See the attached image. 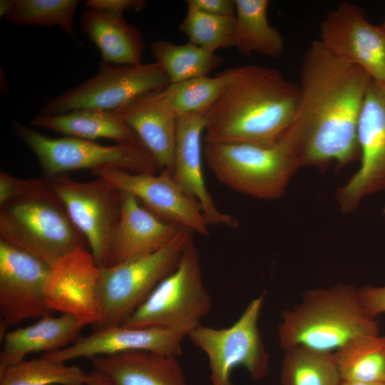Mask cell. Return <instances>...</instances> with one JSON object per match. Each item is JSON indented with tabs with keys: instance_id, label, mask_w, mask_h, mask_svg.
Returning <instances> with one entry per match:
<instances>
[{
	"instance_id": "25",
	"label": "cell",
	"mask_w": 385,
	"mask_h": 385,
	"mask_svg": "<svg viewBox=\"0 0 385 385\" xmlns=\"http://www.w3.org/2000/svg\"><path fill=\"white\" fill-rule=\"evenodd\" d=\"M235 28L232 47L242 56L254 53L277 59L284 50V38L270 24L268 0H235Z\"/></svg>"
},
{
	"instance_id": "39",
	"label": "cell",
	"mask_w": 385,
	"mask_h": 385,
	"mask_svg": "<svg viewBox=\"0 0 385 385\" xmlns=\"http://www.w3.org/2000/svg\"><path fill=\"white\" fill-rule=\"evenodd\" d=\"M381 26L383 28L384 31H385V18H384V22L382 23Z\"/></svg>"
},
{
	"instance_id": "29",
	"label": "cell",
	"mask_w": 385,
	"mask_h": 385,
	"mask_svg": "<svg viewBox=\"0 0 385 385\" xmlns=\"http://www.w3.org/2000/svg\"><path fill=\"white\" fill-rule=\"evenodd\" d=\"M91 373L43 354L0 370V385H88Z\"/></svg>"
},
{
	"instance_id": "24",
	"label": "cell",
	"mask_w": 385,
	"mask_h": 385,
	"mask_svg": "<svg viewBox=\"0 0 385 385\" xmlns=\"http://www.w3.org/2000/svg\"><path fill=\"white\" fill-rule=\"evenodd\" d=\"M31 125L92 141L102 138L117 143L140 140L114 111L83 108L56 115L41 114L32 119Z\"/></svg>"
},
{
	"instance_id": "4",
	"label": "cell",
	"mask_w": 385,
	"mask_h": 385,
	"mask_svg": "<svg viewBox=\"0 0 385 385\" xmlns=\"http://www.w3.org/2000/svg\"><path fill=\"white\" fill-rule=\"evenodd\" d=\"M379 334V324L362 306L358 289L348 284L308 290L299 304L282 313L278 327L284 350L302 346L334 352L356 337Z\"/></svg>"
},
{
	"instance_id": "40",
	"label": "cell",
	"mask_w": 385,
	"mask_h": 385,
	"mask_svg": "<svg viewBox=\"0 0 385 385\" xmlns=\"http://www.w3.org/2000/svg\"><path fill=\"white\" fill-rule=\"evenodd\" d=\"M383 214H384V216L385 217V205H384V210H383Z\"/></svg>"
},
{
	"instance_id": "8",
	"label": "cell",
	"mask_w": 385,
	"mask_h": 385,
	"mask_svg": "<svg viewBox=\"0 0 385 385\" xmlns=\"http://www.w3.org/2000/svg\"><path fill=\"white\" fill-rule=\"evenodd\" d=\"M15 133L36 155L46 178L77 170L118 169L132 173L161 171L140 140L102 145L65 136L51 138L15 120Z\"/></svg>"
},
{
	"instance_id": "10",
	"label": "cell",
	"mask_w": 385,
	"mask_h": 385,
	"mask_svg": "<svg viewBox=\"0 0 385 385\" xmlns=\"http://www.w3.org/2000/svg\"><path fill=\"white\" fill-rule=\"evenodd\" d=\"M169 84L167 75L156 62L129 65L101 61L95 76L48 100L41 114L56 115L83 108L115 111L135 98L160 91Z\"/></svg>"
},
{
	"instance_id": "28",
	"label": "cell",
	"mask_w": 385,
	"mask_h": 385,
	"mask_svg": "<svg viewBox=\"0 0 385 385\" xmlns=\"http://www.w3.org/2000/svg\"><path fill=\"white\" fill-rule=\"evenodd\" d=\"M232 68L213 77L202 76L170 83L160 96L176 118L205 112L220 97L234 76Z\"/></svg>"
},
{
	"instance_id": "6",
	"label": "cell",
	"mask_w": 385,
	"mask_h": 385,
	"mask_svg": "<svg viewBox=\"0 0 385 385\" xmlns=\"http://www.w3.org/2000/svg\"><path fill=\"white\" fill-rule=\"evenodd\" d=\"M183 227L166 245L150 254L100 267L98 293L101 319L95 329L123 324L155 287L177 267L192 237Z\"/></svg>"
},
{
	"instance_id": "33",
	"label": "cell",
	"mask_w": 385,
	"mask_h": 385,
	"mask_svg": "<svg viewBox=\"0 0 385 385\" xmlns=\"http://www.w3.org/2000/svg\"><path fill=\"white\" fill-rule=\"evenodd\" d=\"M361 303L371 317L385 313V286L364 287L358 289Z\"/></svg>"
},
{
	"instance_id": "26",
	"label": "cell",
	"mask_w": 385,
	"mask_h": 385,
	"mask_svg": "<svg viewBox=\"0 0 385 385\" xmlns=\"http://www.w3.org/2000/svg\"><path fill=\"white\" fill-rule=\"evenodd\" d=\"M334 355L342 380L385 384V335L356 337Z\"/></svg>"
},
{
	"instance_id": "27",
	"label": "cell",
	"mask_w": 385,
	"mask_h": 385,
	"mask_svg": "<svg viewBox=\"0 0 385 385\" xmlns=\"http://www.w3.org/2000/svg\"><path fill=\"white\" fill-rule=\"evenodd\" d=\"M150 48L155 62L167 75L170 83L206 76L222 61L215 53L190 42L178 45L160 40L153 42Z\"/></svg>"
},
{
	"instance_id": "16",
	"label": "cell",
	"mask_w": 385,
	"mask_h": 385,
	"mask_svg": "<svg viewBox=\"0 0 385 385\" xmlns=\"http://www.w3.org/2000/svg\"><path fill=\"white\" fill-rule=\"evenodd\" d=\"M99 272L88 249L79 248L58 260L51 267L44 287L49 309L72 316L82 327L97 324L101 315Z\"/></svg>"
},
{
	"instance_id": "32",
	"label": "cell",
	"mask_w": 385,
	"mask_h": 385,
	"mask_svg": "<svg viewBox=\"0 0 385 385\" xmlns=\"http://www.w3.org/2000/svg\"><path fill=\"white\" fill-rule=\"evenodd\" d=\"M235 23V15L215 16L188 7L179 29L190 43L215 53L232 46Z\"/></svg>"
},
{
	"instance_id": "1",
	"label": "cell",
	"mask_w": 385,
	"mask_h": 385,
	"mask_svg": "<svg viewBox=\"0 0 385 385\" xmlns=\"http://www.w3.org/2000/svg\"><path fill=\"white\" fill-rule=\"evenodd\" d=\"M371 82L359 67L313 41L302 59L300 101L290 126L299 141L302 166L342 168L360 158L359 120Z\"/></svg>"
},
{
	"instance_id": "31",
	"label": "cell",
	"mask_w": 385,
	"mask_h": 385,
	"mask_svg": "<svg viewBox=\"0 0 385 385\" xmlns=\"http://www.w3.org/2000/svg\"><path fill=\"white\" fill-rule=\"evenodd\" d=\"M76 0H16L12 12L5 19L19 26H58L76 40L73 16Z\"/></svg>"
},
{
	"instance_id": "13",
	"label": "cell",
	"mask_w": 385,
	"mask_h": 385,
	"mask_svg": "<svg viewBox=\"0 0 385 385\" xmlns=\"http://www.w3.org/2000/svg\"><path fill=\"white\" fill-rule=\"evenodd\" d=\"M357 138L359 169L336 191L337 202L344 213L356 210L366 197L385 190V84L371 80L359 120Z\"/></svg>"
},
{
	"instance_id": "18",
	"label": "cell",
	"mask_w": 385,
	"mask_h": 385,
	"mask_svg": "<svg viewBox=\"0 0 385 385\" xmlns=\"http://www.w3.org/2000/svg\"><path fill=\"white\" fill-rule=\"evenodd\" d=\"M119 221L111 237L101 267L113 266L154 252L183 228L165 222L143 207L132 194L120 191Z\"/></svg>"
},
{
	"instance_id": "17",
	"label": "cell",
	"mask_w": 385,
	"mask_h": 385,
	"mask_svg": "<svg viewBox=\"0 0 385 385\" xmlns=\"http://www.w3.org/2000/svg\"><path fill=\"white\" fill-rule=\"evenodd\" d=\"M186 336L162 327H130L116 325L96 329L70 346L44 356L62 362L129 351H148L177 358L183 353Z\"/></svg>"
},
{
	"instance_id": "15",
	"label": "cell",
	"mask_w": 385,
	"mask_h": 385,
	"mask_svg": "<svg viewBox=\"0 0 385 385\" xmlns=\"http://www.w3.org/2000/svg\"><path fill=\"white\" fill-rule=\"evenodd\" d=\"M120 191L134 195L160 219L203 236H209V223L197 200L187 194L168 170L158 173H132L118 169L91 172Z\"/></svg>"
},
{
	"instance_id": "37",
	"label": "cell",
	"mask_w": 385,
	"mask_h": 385,
	"mask_svg": "<svg viewBox=\"0 0 385 385\" xmlns=\"http://www.w3.org/2000/svg\"><path fill=\"white\" fill-rule=\"evenodd\" d=\"M339 385H385V384L342 380Z\"/></svg>"
},
{
	"instance_id": "21",
	"label": "cell",
	"mask_w": 385,
	"mask_h": 385,
	"mask_svg": "<svg viewBox=\"0 0 385 385\" xmlns=\"http://www.w3.org/2000/svg\"><path fill=\"white\" fill-rule=\"evenodd\" d=\"M175 357L129 351L90 359L104 385H187Z\"/></svg>"
},
{
	"instance_id": "36",
	"label": "cell",
	"mask_w": 385,
	"mask_h": 385,
	"mask_svg": "<svg viewBox=\"0 0 385 385\" xmlns=\"http://www.w3.org/2000/svg\"><path fill=\"white\" fill-rule=\"evenodd\" d=\"M16 0H1L0 16L5 18L9 16L14 9Z\"/></svg>"
},
{
	"instance_id": "22",
	"label": "cell",
	"mask_w": 385,
	"mask_h": 385,
	"mask_svg": "<svg viewBox=\"0 0 385 385\" xmlns=\"http://www.w3.org/2000/svg\"><path fill=\"white\" fill-rule=\"evenodd\" d=\"M82 327L72 316L61 314L8 331L1 339L0 370L23 361L30 353H51L70 346L82 337Z\"/></svg>"
},
{
	"instance_id": "35",
	"label": "cell",
	"mask_w": 385,
	"mask_h": 385,
	"mask_svg": "<svg viewBox=\"0 0 385 385\" xmlns=\"http://www.w3.org/2000/svg\"><path fill=\"white\" fill-rule=\"evenodd\" d=\"M88 9H96L123 14L128 10L141 11L146 5L143 0H88L85 3Z\"/></svg>"
},
{
	"instance_id": "9",
	"label": "cell",
	"mask_w": 385,
	"mask_h": 385,
	"mask_svg": "<svg viewBox=\"0 0 385 385\" xmlns=\"http://www.w3.org/2000/svg\"><path fill=\"white\" fill-rule=\"evenodd\" d=\"M266 292L247 305L238 319L227 328L200 324L187 337L207 355L212 385H233L231 375L243 366L251 378L260 380L269 371V355L258 328Z\"/></svg>"
},
{
	"instance_id": "3",
	"label": "cell",
	"mask_w": 385,
	"mask_h": 385,
	"mask_svg": "<svg viewBox=\"0 0 385 385\" xmlns=\"http://www.w3.org/2000/svg\"><path fill=\"white\" fill-rule=\"evenodd\" d=\"M0 200V240L51 267L79 248H89L46 178L21 179L2 172Z\"/></svg>"
},
{
	"instance_id": "30",
	"label": "cell",
	"mask_w": 385,
	"mask_h": 385,
	"mask_svg": "<svg viewBox=\"0 0 385 385\" xmlns=\"http://www.w3.org/2000/svg\"><path fill=\"white\" fill-rule=\"evenodd\" d=\"M282 361V385H339L342 379L334 352L302 346L285 350Z\"/></svg>"
},
{
	"instance_id": "20",
	"label": "cell",
	"mask_w": 385,
	"mask_h": 385,
	"mask_svg": "<svg viewBox=\"0 0 385 385\" xmlns=\"http://www.w3.org/2000/svg\"><path fill=\"white\" fill-rule=\"evenodd\" d=\"M160 91L140 96L115 110L153 155L161 170L172 173L177 118Z\"/></svg>"
},
{
	"instance_id": "14",
	"label": "cell",
	"mask_w": 385,
	"mask_h": 385,
	"mask_svg": "<svg viewBox=\"0 0 385 385\" xmlns=\"http://www.w3.org/2000/svg\"><path fill=\"white\" fill-rule=\"evenodd\" d=\"M319 42L338 58L385 84V31L369 22L363 10L349 2L330 10L319 26Z\"/></svg>"
},
{
	"instance_id": "5",
	"label": "cell",
	"mask_w": 385,
	"mask_h": 385,
	"mask_svg": "<svg viewBox=\"0 0 385 385\" xmlns=\"http://www.w3.org/2000/svg\"><path fill=\"white\" fill-rule=\"evenodd\" d=\"M203 157L220 183L262 200L282 197L302 167L300 144L290 128L280 139L268 145L204 143Z\"/></svg>"
},
{
	"instance_id": "19",
	"label": "cell",
	"mask_w": 385,
	"mask_h": 385,
	"mask_svg": "<svg viewBox=\"0 0 385 385\" xmlns=\"http://www.w3.org/2000/svg\"><path fill=\"white\" fill-rule=\"evenodd\" d=\"M205 127V112L177 118L172 174L184 191L197 200L210 225L236 227L237 220L219 210L207 188L202 168Z\"/></svg>"
},
{
	"instance_id": "2",
	"label": "cell",
	"mask_w": 385,
	"mask_h": 385,
	"mask_svg": "<svg viewBox=\"0 0 385 385\" xmlns=\"http://www.w3.org/2000/svg\"><path fill=\"white\" fill-rule=\"evenodd\" d=\"M300 96L299 84L274 68L235 67L231 81L205 112L203 142L272 145L292 125Z\"/></svg>"
},
{
	"instance_id": "7",
	"label": "cell",
	"mask_w": 385,
	"mask_h": 385,
	"mask_svg": "<svg viewBox=\"0 0 385 385\" xmlns=\"http://www.w3.org/2000/svg\"><path fill=\"white\" fill-rule=\"evenodd\" d=\"M212 307L202 277L200 255L192 237L176 268L153 290L123 324L162 327L187 334L199 326Z\"/></svg>"
},
{
	"instance_id": "11",
	"label": "cell",
	"mask_w": 385,
	"mask_h": 385,
	"mask_svg": "<svg viewBox=\"0 0 385 385\" xmlns=\"http://www.w3.org/2000/svg\"><path fill=\"white\" fill-rule=\"evenodd\" d=\"M46 178L86 237L101 267L120 219V191L101 177L86 183L78 182L66 173Z\"/></svg>"
},
{
	"instance_id": "12",
	"label": "cell",
	"mask_w": 385,
	"mask_h": 385,
	"mask_svg": "<svg viewBox=\"0 0 385 385\" xmlns=\"http://www.w3.org/2000/svg\"><path fill=\"white\" fill-rule=\"evenodd\" d=\"M51 269L38 257L0 240L1 339L13 325L51 314L44 294Z\"/></svg>"
},
{
	"instance_id": "38",
	"label": "cell",
	"mask_w": 385,
	"mask_h": 385,
	"mask_svg": "<svg viewBox=\"0 0 385 385\" xmlns=\"http://www.w3.org/2000/svg\"><path fill=\"white\" fill-rule=\"evenodd\" d=\"M92 375V380L88 385H104L103 379L93 371L90 372Z\"/></svg>"
},
{
	"instance_id": "34",
	"label": "cell",
	"mask_w": 385,
	"mask_h": 385,
	"mask_svg": "<svg viewBox=\"0 0 385 385\" xmlns=\"http://www.w3.org/2000/svg\"><path fill=\"white\" fill-rule=\"evenodd\" d=\"M187 6L215 16H235V0H187Z\"/></svg>"
},
{
	"instance_id": "23",
	"label": "cell",
	"mask_w": 385,
	"mask_h": 385,
	"mask_svg": "<svg viewBox=\"0 0 385 385\" xmlns=\"http://www.w3.org/2000/svg\"><path fill=\"white\" fill-rule=\"evenodd\" d=\"M82 31L98 48L102 61L140 64L144 48L141 31L128 23L123 14L88 9L81 19Z\"/></svg>"
}]
</instances>
